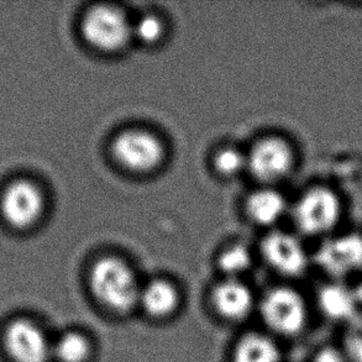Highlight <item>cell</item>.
<instances>
[{
  "label": "cell",
  "instance_id": "6da1fadb",
  "mask_svg": "<svg viewBox=\"0 0 362 362\" xmlns=\"http://www.w3.org/2000/svg\"><path fill=\"white\" fill-rule=\"evenodd\" d=\"M89 282L95 298L114 312H129L140 299L141 291L135 274L117 257L98 259L92 267Z\"/></svg>",
  "mask_w": 362,
  "mask_h": 362
},
{
  "label": "cell",
  "instance_id": "7a4b0ae2",
  "mask_svg": "<svg viewBox=\"0 0 362 362\" xmlns=\"http://www.w3.org/2000/svg\"><path fill=\"white\" fill-rule=\"evenodd\" d=\"M82 35L94 49L114 52L122 49L132 36V25L122 10L110 5H97L84 14Z\"/></svg>",
  "mask_w": 362,
  "mask_h": 362
},
{
  "label": "cell",
  "instance_id": "3957f363",
  "mask_svg": "<svg viewBox=\"0 0 362 362\" xmlns=\"http://www.w3.org/2000/svg\"><path fill=\"white\" fill-rule=\"evenodd\" d=\"M340 216L341 204L338 197L324 187L305 192L294 206V223L305 235H327L338 226Z\"/></svg>",
  "mask_w": 362,
  "mask_h": 362
},
{
  "label": "cell",
  "instance_id": "277c9868",
  "mask_svg": "<svg viewBox=\"0 0 362 362\" xmlns=\"http://www.w3.org/2000/svg\"><path fill=\"white\" fill-rule=\"evenodd\" d=\"M112 153L124 168L144 173L155 170L161 163L165 150L161 141L151 132L127 130L115 137Z\"/></svg>",
  "mask_w": 362,
  "mask_h": 362
},
{
  "label": "cell",
  "instance_id": "5b68a950",
  "mask_svg": "<svg viewBox=\"0 0 362 362\" xmlns=\"http://www.w3.org/2000/svg\"><path fill=\"white\" fill-rule=\"evenodd\" d=\"M261 313L266 324L282 335L298 334L307 322V308L300 294L291 288H274L264 296Z\"/></svg>",
  "mask_w": 362,
  "mask_h": 362
},
{
  "label": "cell",
  "instance_id": "8992f818",
  "mask_svg": "<svg viewBox=\"0 0 362 362\" xmlns=\"http://www.w3.org/2000/svg\"><path fill=\"white\" fill-rule=\"evenodd\" d=\"M3 346L13 362H47L51 345L42 329L29 319L11 320L3 332Z\"/></svg>",
  "mask_w": 362,
  "mask_h": 362
},
{
  "label": "cell",
  "instance_id": "52a82bcc",
  "mask_svg": "<svg viewBox=\"0 0 362 362\" xmlns=\"http://www.w3.org/2000/svg\"><path fill=\"white\" fill-rule=\"evenodd\" d=\"M42 192L34 182L16 180L5 188L0 209L5 221L16 229H26L39 221L44 211Z\"/></svg>",
  "mask_w": 362,
  "mask_h": 362
},
{
  "label": "cell",
  "instance_id": "ba28073f",
  "mask_svg": "<svg viewBox=\"0 0 362 362\" xmlns=\"http://www.w3.org/2000/svg\"><path fill=\"white\" fill-rule=\"evenodd\" d=\"M293 162L292 148L279 137H269L257 142L247 158L252 175L262 182L282 180L292 170Z\"/></svg>",
  "mask_w": 362,
  "mask_h": 362
},
{
  "label": "cell",
  "instance_id": "9c48e42d",
  "mask_svg": "<svg viewBox=\"0 0 362 362\" xmlns=\"http://www.w3.org/2000/svg\"><path fill=\"white\" fill-rule=\"evenodd\" d=\"M317 261L334 277H345L362 269V236L350 234L332 238L318 250Z\"/></svg>",
  "mask_w": 362,
  "mask_h": 362
},
{
  "label": "cell",
  "instance_id": "30bf717a",
  "mask_svg": "<svg viewBox=\"0 0 362 362\" xmlns=\"http://www.w3.org/2000/svg\"><path fill=\"white\" fill-rule=\"evenodd\" d=\"M264 259L279 274L296 277L308 266V256L300 241L286 233H272L262 244Z\"/></svg>",
  "mask_w": 362,
  "mask_h": 362
},
{
  "label": "cell",
  "instance_id": "8fae6325",
  "mask_svg": "<svg viewBox=\"0 0 362 362\" xmlns=\"http://www.w3.org/2000/svg\"><path fill=\"white\" fill-rule=\"evenodd\" d=\"M211 298L218 313L233 320L245 318L251 312L254 303L250 289L235 279H228L218 284Z\"/></svg>",
  "mask_w": 362,
  "mask_h": 362
},
{
  "label": "cell",
  "instance_id": "7c38bea8",
  "mask_svg": "<svg viewBox=\"0 0 362 362\" xmlns=\"http://www.w3.org/2000/svg\"><path fill=\"white\" fill-rule=\"evenodd\" d=\"M142 307L155 318H166L171 315L180 303L176 287L165 279H156L147 284L140 292Z\"/></svg>",
  "mask_w": 362,
  "mask_h": 362
},
{
  "label": "cell",
  "instance_id": "4fadbf2b",
  "mask_svg": "<svg viewBox=\"0 0 362 362\" xmlns=\"http://www.w3.org/2000/svg\"><path fill=\"white\" fill-rule=\"evenodd\" d=\"M358 302L355 292L343 284H329L319 293V305L324 314L337 320L353 318Z\"/></svg>",
  "mask_w": 362,
  "mask_h": 362
},
{
  "label": "cell",
  "instance_id": "5bb4252c",
  "mask_svg": "<svg viewBox=\"0 0 362 362\" xmlns=\"http://www.w3.org/2000/svg\"><path fill=\"white\" fill-rule=\"evenodd\" d=\"M247 214L259 226H271L281 219L286 211V202L279 192L262 189L255 192L247 201Z\"/></svg>",
  "mask_w": 362,
  "mask_h": 362
},
{
  "label": "cell",
  "instance_id": "9a60e30c",
  "mask_svg": "<svg viewBox=\"0 0 362 362\" xmlns=\"http://www.w3.org/2000/svg\"><path fill=\"white\" fill-rule=\"evenodd\" d=\"M276 344L259 334H249L238 344L234 355L235 362H279Z\"/></svg>",
  "mask_w": 362,
  "mask_h": 362
},
{
  "label": "cell",
  "instance_id": "2e32d148",
  "mask_svg": "<svg viewBox=\"0 0 362 362\" xmlns=\"http://www.w3.org/2000/svg\"><path fill=\"white\" fill-rule=\"evenodd\" d=\"M54 351L61 362H86L90 355V344L82 334L67 333L59 338Z\"/></svg>",
  "mask_w": 362,
  "mask_h": 362
},
{
  "label": "cell",
  "instance_id": "e0dca14e",
  "mask_svg": "<svg viewBox=\"0 0 362 362\" xmlns=\"http://www.w3.org/2000/svg\"><path fill=\"white\" fill-rule=\"evenodd\" d=\"M251 264V255L244 246L236 245L226 250L219 257V267L223 272L235 277L249 269Z\"/></svg>",
  "mask_w": 362,
  "mask_h": 362
},
{
  "label": "cell",
  "instance_id": "ac0fdd59",
  "mask_svg": "<svg viewBox=\"0 0 362 362\" xmlns=\"http://www.w3.org/2000/svg\"><path fill=\"white\" fill-rule=\"evenodd\" d=\"M165 28L161 19L155 15H145L132 25V35H135L141 42L152 45L161 39Z\"/></svg>",
  "mask_w": 362,
  "mask_h": 362
},
{
  "label": "cell",
  "instance_id": "d6986e66",
  "mask_svg": "<svg viewBox=\"0 0 362 362\" xmlns=\"http://www.w3.org/2000/svg\"><path fill=\"white\" fill-rule=\"evenodd\" d=\"M247 158L235 148H224L214 158L216 171L224 176H234L244 168Z\"/></svg>",
  "mask_w": 362,
  "mask_h": 362
},
{
  "label": "cell",
  "instance_id": "ffe728a7",
  "mask_svg": "<svg viewBox=\"0 0 362 362\" xmlns=\"http://www.w3.org/2000/svg\"><path fill=\"white\" fill-rule=\"evenodd\" d=\"M349 362H362V319L354 320L345 335V351Z\"/></svg>",
  "mask_w": 362,
  "mask_h": 362
},
{
  "label": "cell",
  "instance_id": "44dd1931",
  "mask_svg": "<svg viewBox=\"0 0 362 362\" xmlns=\"http://www.w3.org/2000/svg\"><path fill=\"white\" fill-rule=\"evenodd\" d=\"M313 362H349L345 354L339 351L337 349H322L314 358Z\"/></svg>",
  "mask_w": 362,
  "mask_h": 362
},
{
  "label": "cell",
  "instance_id": "7402d4cb",
  "mask_svg": "<svg viewBox=\"0 0 362 362\" xmlns=\"http://www.w3.org/2000/svg\"><path fill=\"white\" fill-rule=\"evenodd\" d=\"M354 292H355V296H356L358 302H362V282L358 284V288L355 289Z\"/></svg>",
  "mask_w": 362,
  "mask_h": 362
}]
</instances>
